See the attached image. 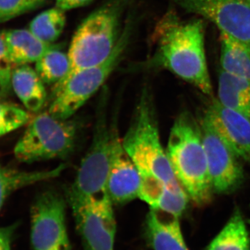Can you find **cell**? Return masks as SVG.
<instances>
[{"mask_svg": "<svg viewBox=\"0 0 250 250\" xmlns=\"http://www.w3.org/2000/svg\"><path fill=\"white\" fill-rule=\"evenodd\" d=\"M65 167V164H61L52 170L24 172L0 166V210L6 199L16 190L38 182L56 178Z\"/></svg>", "mask_w": 250, "mask_h": 250, "instance_id": "cell-20", "label": "cell"}, {"mask_svg": "<svg viewBox=\"0 0 250 250\" xmlns=\"http://www.w3.org/2000/svg\"><path fill=\"white\" fill-rule=\"evenodd\" d=\"M3 34L14 66L36 62L52 45L26 29L5 31Z\"/></svg>", "mask_w": 250, "mask_h": 250, "instance_id": "cell-17", "label": "cell"}, {"mask_svg": "<svg viewBox=\"0 0 250 250\" xmlns=\"http://www.w3.org/2000/svg\"><path fill=\"white\" fill-rule=\"evenodd\" d=\"M64 12L55 7L41 13L31 21L29 30L42 42L51 45L65 27L66 18Z\"/></svg>", "mask_w": 250, "mask_h": 250, "instance_id": "cell-23", "label": "cell"}, {"mask_svg": "<svg viewBox=\"0 0 250 250\" xmlns=\"http://www.w3.org/2000/svg\"><path fill=\"white\" fill-rule=\"evenodd\" d=\"M47 0H0V22L41 7Z\"/></svg>", "mask_w": 250, "mask_h": 250, "instance_id": "cell-25", "label": "cell"}, {"mask_svg": "<svg viewBox=\"0 0 250 250\" xmlns=\"http://www.w3.org/2000/svg\"><path fill=\"white\" fill-rule=\"evenodd\" d=\"M29 119L30 115L22 108L0 103V138L27 124Z\"/></svg>", "mask_w": 250, "mask_h": 250, "instance_id": "cell-24", "label": "cell"}, {"mask_svg": "<svg viewBox=\"0 0 250 250\" xmlns=\"http://www.w3.org/2000/svg\"><path fill=\"white\" fill-rule=\"evenodd\" d=\"M145 236L153 250H188L179 217L165 210L150 208L145 223Z\"/></svg>", "mask_w": 250, "mask_h": 250, "instance_id": "cell-14", "label": "cell"}, {"mask_svg": "<svg viewBox=\"0 0 250 250\" xmlns=\"http://www.w3.org/2000/svg\"><path fill=\"white\" fill-rule=\"evenodd\" d=\"M14 66L4 34L3 32L0 33V83L7 94L11 89V75Z\"/></svg>", "mask_w": 250, "mask_h": 250, "instance_id": "cell-26", "label": "cell"}, {"mask_svg": "<svg viewBox=\"0 0 250 250\" xmlns=\"http://www.w3.org/2000/svg\"><path fill=\"white\" fill-rule=\"evenodd\" d=\"M205 33L202 19L182 21L169 13L156 28L155 51L146 66L168 70L205 95L212 96Z\"/></svg>", "mask_w": 250, "mask_h": 250, "instance_id": "cell-1", "label": "cell"}, {"mask_svg": "<svg viewBox=\"0 0 250 250\" xmlns=\"http://www.w3.org/2000/svg\"><path fill=\"white\" fill-rule=\"evenodd\" d=\"M93 0H55L56 7L62 11L76 9L90 4Z\"/></svg>", "mask_w": 250, "mask_h": 250, "instance_id": "cell-28", "label": "cell"}, {"mask_svg": "<svg viewBox=\"0 0 250 250\" xmlns=\"http://www.w3.org/2000/svg\"><path fill=\"white\" fill-rule=\"evenodd\" d=\"M200 126L213 193H231L244 181L241 159L220 138L205 113Z\"/></svg>", "mask_w": 250, "mask_h": 250, "instance_id": "cell-10", "label": "cell"}, {"mask_svg": "<svg viewBox=\"0 0 250 250\" xmlns=\"http://www.w3.org/2000/svg\"><path fill=\"white\" fill-rule=\"evenodd\" d=\"M247 1H248V2H249V3H250V0H247Z\"/></svg>", "mask_w": 250, "mask_h": 250, "instance_id": "cell-30", "label": "cell"}, {"mask_svg": "<svg viewBox=\"0 0 250 250\" xmlns=\"http://www.w3.org/2000/svg\"><path fill=\"white\" fill-rule=\"evenodd\" d=\"M7 95V93L5 91L4 88H3L2 85L0 83V98L1 97L5 96V95Z\"/></svg>", "mask_w": 250, "mask_h": 250, "instance_id": "cell-29", "label": "cell"}, {"mask_svg": "<svg viewBox=\"0 0 250 250\" xmlns=\"http://www.w3.org/2000/svg\"><path fill=\"white\" fill-rule=\"evenodd\" d=\"M188 14L214 23L220 31L250 45V4L247 0H172Z\"/></svg>", "mask_w": 250, "mask_h": 250, "instance_id": "cell-11", "label": "cell"}, {"mask_svg": "<svg viewBox=\"0 0 250 250\" xmlns=\"http://www.w3.org/2000/svg\"><path fill=\"white\" fill-rule=\"evenodd\" d=\"M218 100L250 120V80L220 70Z\"/></svg>", "mask_w": 250, "mask_h": 250, "instance_id": "cell-18", "label": "cell"}, {"mask_svg": "<svg viewBox=\"0 0 250 250\" xmlns=\"http://www.w3.org/2000/svg\"><path fill=\"white\" fill-rule=\"evenodd\" d=\"M220 65L223 71L250 80V45L220 31Z\"/></svg>", "mask_w": 250, "mask_h": 250, "instance_id": "cell-19", "label": "cell"}, {"mask_svg": "<svg viewBox=\"0 0 250 250\" xmlns=\"http://www.w3.org/2000/svg\"><path fill=\"white\" fill-rule=\"evenodd\" d=\"M93 141L83 158L67 195L69 205L108 194L107 179L111 154V128L108 127L106 106L100 104Z\"/></svg>", "mask_w": 250, "mask_h": 250, "instance_id": "cell-7", "label": "cell"}, {"mask_svg": "<svg viewBox=\"0 0 250 250\" xmlns=\"http://www.w3.org/2000/svg\"><path fill=\"white\" fill-rule=\"evenodd\" d=\"M205 250H250L249 231L241 210L237 208L223 229Z\"/></svg>", "mask_w": 250, "mask_h": 250, "instance_id": "cell-21", "label": "cell"}, {"mask_svg": "<svg viewBox=\"0 0 250 250\" xmlns=\"http://www.w3.org/2000/svg\"><path fill=\"white\" fill-rule=\"evenodd\" d=\"M166 152L176 179L192 203L200 207L209 203L213 192L201 129L188 112L176 118Z\"/></svg>", "mask_w": 250, "mask_h": 250, "instance_id": "cell-2", "label": "cell"}, {"mask_svg": "<svg viewBox=\"0 0 250 250\" xmlns=\"http://www.w3.org/2000/svg\"><path fill=\"white\" fill-rule=\"evenodd\" d=\"M122 141L125 150L137 166L141 178L159 179L172 191L186 192L176 179L161 145L155 110L146 88L140 97L132 121Z\"/></svg>", "mask_w": 250, "mask_h": 250, "instance_id": "cell-3", "label": "cell"}, {"mask_svg": "<svg viewBox=\"0 0 250 250\" xmlns=\"http://www.w3.org/2000/svg\"><path fill=\"white\" fill-rule=\"evenodd\" d=\"M134 21H126L119 41L106 60L82 69L64 78L54 85L49 112L59 119L70 118L106 82L118 66L131 40Z\"/></svg>", "mask_w": 250, "mask_h": 250, "instance_id": "cell-5", "label": "cell"}, {"mask_svg": "<svg viewBox=\"0 0 250 250\" xmlns=\"http://www.w3.org/2000/svg\"><path fill=\"white\" fill-rule=\"evenodd\" d=\"M76 123L59 119L49 111L38 115L28 125L14 149L21 162L63 159L73 151L76 141Z\"/></svg>", "mask_w": 250, "mask_h": 250, "instance_id": "cell-6", "label": "cell"}, {"mask_svg": "<svg viewBox=\"0 0 250 250\" xmlns=\"http://www.w3.org/2000/svg\"><path fill=\"white\" fill-rule=\"evenodd\" d=\"M11 86L29 111H39L45 104L47 93L44 82L36 70L29 65L15 67L11 75Z\"/></svg>", "mask_w": 250, "mask_h": 250, "instance_id": "cell-16", "label": "cell"}, {"mask_svg": "<svg viewBox=\"0 0 250 250\" xmlns=\"http://www.w3.org/2000/svg\"><path fill=\"white\" fill-rule=\"evenodd\" d=\"M141 186L140 171L125 150L117 128H113L107 191L113 205H125L139 198Z\"/></svg>", "mask_w": 250, "mask_h": 250, "instance_id": "cell-12", "label": "cell"}, {"mask_svg": "<svg viewBox=\"0 0 250 250\" xmlns=\"http://www.w3.org/2000/svg\"><path fill=\"white\" fill-rule=\"evenodd\" d=\"M205 114L224 142L241 160L250 163V120L213 99Z\"/></svg>", "mask_w": 250, "mask_h": 250, "instance_id": "cell-13", "label": "cell"}, {"mask_svg": "<svg viewBox=\"0 0 250 250\" xmlns=\"http://www.w3.org/2000/svg\"><path fill=\"white\" fill-rule=\"evenodd\" d=\"M65 202L54 191L41 194L31 210L33 250H71L65 220Z\"/></svg>", "mask_w": 250, "mask_h": 250, "instance_id": "cell-8", "label": "cell"}, {"mask_svg": "<svg viewBox=\"0 0 250 250\" xmlns=\"http://www.w3.org/2000/svg\"><path fill=\"white\" fill-rule=\"evenodd\" d=\"M129 2V0H110L80 24L67 53L70 70L66 77L98 65L109 57L123 32L122 18Z\"/></svg>", "mask_w": 250, "mask_h": 250, "instance_id": "cell-4", "label": "cell"}, {"mask_svg": "<svg viewBox=\"0 0 250 250\" xmlns=\"http://www.w3.org/2000/svg\"><path fill=\"white\" fill-rule=\"evenodd\" d=\"M17 225L0 227V250H11V241Z\"/></svg>", "mask_w": 250, "mask_h": 250, "instance_id": "cell-27", "label": "cell"}, {"mask_svg": "<svg viewBox=\"0 0 250 250\" xmlns=\"http://www.w3.org/2000/svg\"><path fill=\"white\" fill-rule=\"evenodd\" d=\"M108 194L70 205L84 250H114L116 221Z\"/></svg>", "mask_w": 250, "mask_h": 250, "instance_id": "cell-9", "label": "cell"}, {"mask_svg": "<svg viewBox=\"0 0 250 250\" xmlns=\"http://www.w3.org/2000/svg\"><path fill=\"white\" fill-rule=\"evenodd\" d=\"M35 70L44 83L57 85L70 70L68 54L52 45L36 62Z\"/></svg>", "mask_w": 250, "mask_h": 250, "instance_id": "cell-22", "label": "cell"}, {"mask_svg": "<svg viewBox=\"0 0 250 250\" xmlns=\"http://www.w3.org/2000/svg\"><path fill=\"white\" fill-rule=\"evenodd\" d=\"M139 198L150 208H159L180 217L190 200L186 192H175L160 179L141 178Z\"/></svg>", "mask_w": 250, "mask_h": 250, "instance_id": "cell-15", "label": "cell"}]
</instances>
